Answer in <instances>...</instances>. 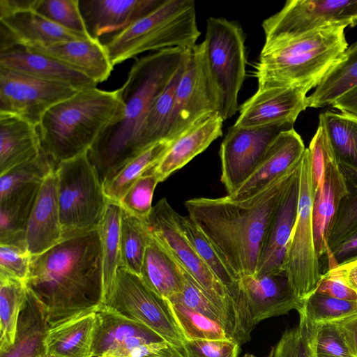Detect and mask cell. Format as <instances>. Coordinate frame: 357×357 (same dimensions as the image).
<instances>
[{"label": "cell", "instance_id": "cell-22", "mask_svg": "<svg viewBox=\"0 0 357 357\" xmlns=\"http://www.w3.org/2000/svg\"><path fill=\"white\" fill-rule=\"evenodd\" d=\"M164 0H79L88 35L98 39L121 31L159 6Z\"/></svg>", "mask_w": 357, "mask_h": 357}, {"label": "cell", "instance_id": "cell-18", "mask_svg": "<svg viewBox=\"0 0 357 357\" xmlns=\"http://www.w3.org/2000/svg\"><path fill=\"white\" fill-rule=\"evenodd\" d=\"M238 285L254 327L264 319L288 314L292 310L298 312L303 305L284 271L259 276L242 275Z\"/></svg>", "mask_w": 357, "mask_h": 357}, {"label": "cell", "instance_id": "cell-39", "mask_svg": "<svg viewBox=\"0 0 357 357\" xmlns=\"http://www.w3.org/2000/svg\"><path fill=\"white\" fill-rule=\"evenodd\" d=\"M26 294V282L0 273V353L6 351L14 343Z\"/></svg>", "mask_w": 357, "mask_h": 357}, {"label": "cell", "instance_id": "cell-34", "mask_svg": "<svg viewBox=\"0 0 357 357\" xmlns=\"http://www.w3.org/2000/svg\"><path fill=\"white\" fill-rule=\"evenodd\" d=\"M357 86V40L348 47L338 61L307 96V107L331 105Z\"/></svg>", "mask_w": 357, "mask_h": 357}, {"label": "cell", "instance_id": "cell-25", "mask_svg": "<svg viewBox=\"0 0 357 357\" xmlns=\"http://www.w3.org/2000/svg\"><path fill=\"white\" fill-rule=\"evenodd\" d=\"M0 68L78 89L97 85L81 73L23 45H15L0 49Z\"/></svg>", "mask_w": 357, "mask_h": 357}, {"label": "cell", "instance_id": "cell-19", "mask_svg": "<svg viewBox=\"0 0 357 357\" xmlns=\"http://www.w3.org/2000/svg\"><path fill=\"white\" fill-rule=\"evenodd\" d=\"M305 149L301 137L293 128L282 130L270 144L252 174L227 195L233 199L253 195L297 164Z\"/></svg>", "mask_w": 357, "mask_h": 357}, {"label": "cell", "instance_id": "cell-51", "mask_svg": "<svg viewBox=\"0 0 357 357\" xmlns=\"http://www.w3.org/2000/svg\"><path fill=\"white\" fill-rule=\"evenodd\" d=\"M187 357H237L240 344L232 340H187Z\"/></svg>", "mask_w": 357, "mask_h": 357}, {"label": "cell", "instance_id": "cell-54", "mask_svg": "<svg viewBox=\"0 0 357 357\" xmlns=\"http://www.w3.org/2000/svg\"><path fill=\"white\" fill-rule=\"evenodd\" d=\"M356 256H357V231L328 256V269Z\"/></svg>", "mask_w": 357, "mask_h": 357}, {"label": "cell", "instance_id": "cell-10", "mask_svg": "<svg viewBox=\"0 0 357 357\" xmlns=\"http://www.w3.org/2000/svg\"><path fill=\"white\" fill-rule=\"evenodd\" d=\"M313 203L310 157L306 149L301 161L297 215L283 264V271L301 301L315 290L321 275L314 241Z\"/></svg>", "mask_w": 357, "mask_h": 357}, {"label": "cell", "instance_id": "cell-40", "mask_svg": "<svg viewBox=\"0 0 357 357\" xmlns=\"http://www.w3.org/2000/svg\"><path fill=\"white\" fill-rule=\"evenodd\" d=\"M151 232L146 220L121 208L120 225V267L139 275Z\"/></svg>", "mask_w": 357, "mask_h": 357}, {"label": "cell", "instance_id": "cell-27", "mask_svg": "<svg viewBox=\"0 0 357 357\" xmlns=\"http://www.w3.org/2000/svg\"><path fill=\"white\" fill-rule=\"evenodd\" d=\"M27 47L81 73L96 84L106 81L114 68L103 43L98 39L89 38L47 47Z\"/></svg>", "mask_w": 357, "mask_h": 357}, {"label": "cell", "instance_id": "cell-57", "mask_svg": "<svg viewBox=\"0 0 357 357\" xmlns=\"http://www.w3.org/2000/svg\"><path fill=\"white\" fill-rule=\"evenodd\" d=\"M336 322L343 330L357 357V313Z\"/></svg>", "mask_w": 357, "mask_h": 357}, {"label": "cell", "instance_id": "cell-9", "mask_svg": "<svg viewBox=\"0 0 357 357\" xmlns=\"http://www.w3.org/2000/svg\"><path fill=\"white\" fill-rule=\"evenodd\" d=\"M245 37L241 26L223 17H210L204 43L206 56L220 96L223 120L237 112L238 93L245 77Z\"/></svg>", "mask_w": 357, "mask_h": 357}, {"label": "cell", "instance_id": "cell-31", "mask_svg": "<svg viewBox=\"0 0 357 357\" xmlns=\"http://www.w3.org/2000/svg\"><path fill=\"white\" fill-rule=\"evenodd\" d=\"M177 220L183 234L197 254L236 302L244 326L248 321V312L238 285V280L230 271L213 245L189 215L183 216L178 213Z\"/></svg>", "mask_w": 357, "mask_h": 357}, {"label": "cell", "instance_id": "cell-5", "mask_svg": "<svg viewBox=\"0 0 357 357\" xmlns=\"http://www.w3.org/2000/svg\"><path fill=\"white\" fill-rule=\"evenodd\" d=\"M345 26L265 40L254 75L258 88H316L348 47Z\"/></svg>", "mask_w": 357, "mask_h": 357}, {"label": "cell", "instance_id": "cell-15", "mask_svg": "<svg viewBox=\"0 0 357 357\" xmlns=\"http://www.w3.org/2000/svg\"><path fill=\"white\" fill-rule=\"evenodd\" d=\"M292 128L291 125L276 124L248 128L233 125L229 128L219 151L221 182L227 195L252 174L279 133Z\"/></svg>", "mask_w": 357, "mask_h": 357}, {"label": "cell", "instance_id": "cell-58", "mask_svg": "<svg viewBox=\"0 0 357 357\" xmlns=\"http://www.w3.org/2000/svg\"><path fill=\"white\" fill-rule=\"evenodd\" d=\"M273 354H274V347H272L269 354H268V356H266V357H273Z\"/></svg>", "mask_w": 357, "mask_h": 357}, {"label": "cell", "instance_id": "cell-42", "mask_svg": "<svg viewBox=\"0 0 357 357\" xmlns=\"http://www.w3.org/2000/svg\"><path fill=\"white\" fill-rule=\"evenodd\" d=\"M342 171L349 192L340 204L327 240V257L357 231V173Z\"/></svg>", "mask_w": 357, "mask_h": 357}, {"label": "cell", "instance_id": "cell-60", "mask_svg": "<svg viewBox=\"0 0 357 357\" xmlns=\"http://www.w3.org/2000/svg\"><path fill=\"white\" fill-rule=\"evenodd\" d=\"M146 357H158V356H146Z\"/></svg>", "mask_w": 357, "mask_h": 357}, {"label": "cell", "instance_id": "cell-2", "mask_svg": "<svg viewBox=\"0 0 357 357\" xmlns=\"http://www.w3.org/2000/svg\"><path fill=\"white\" fill-rule=\"evenodd\" d=\"M26 284L45 307L49 329L98 312L104 301L98 229L64 238L31 256Z\"/></svg>", "mask_w": 357, "mask_h": 357}, {"label": "cell", "instance_id": "cell-37", "mask_svg": "<svg viewBox=\"0 0 357 357\" xmlns=\"http://www.w3.org/2000/svg\"><path fill=\"white\" fill-rule=\"evenodd\" d=\"M170 141L157 142L137 154L115 175L105 180L103 189L108 201L120 203L121 199L144 173L153 167L168 148Z\"/></svg>", "mask_w": 357, "mask_h": 357}, {"label": "cell", "instance_id": "cell-6", "mask_svg": "<svg viewBox=\"0 0 357 357\" xmlns=\"http://www.w3.org/2000/svg\"><path fill=\"white\" fill-rule=\"evenodd\" d=\"M200 35L193 0H164L151 13L110 35L103 45L114 66L148 51L190 49Z\"/></svg>", "mask_w": 357, "mask_h": 357}, {"label": "cell", "instance_id": "cell-35", "mask_svg": "<svg viewBox=\"0 0 357 357\" xmlns=\"http://www.w3.org/2000/svg\"><path fill=\"white\" fill-rule=\"evenodd\" d=\"M319 119L341 169L357 173V117L325 112L320 114Z\"/></svg>", "mask_w": 357, "mask_h": 357}, {"label": "cell", "instance_id": "cell-33", "mask_svg": "<svg viewBox=\"0 0 357 357\" xmlns=\"http://www.w3.org/2000/svg\"><path fill=\"white\" fill-rule=\"evenodd\" d=\"M96 318L91 312L49 329L45 357H91Z\"/></svg>", "mask_w": 357, "mask_h": 357}, {"label": "cell", "instance_id": "cell-45", "mask_svg": "<svg viewBox=\"0 0 357 357\" xmlns=\"http://www.w3.org/2000/svg\"><path fill=\"white\" fill-rule=\"evenodd\" d=\"M305 325L310 331L314 357H356L343 330L336 321Z\"/></svg>", "mask_w": 357, "mask_h": 357}, {"label": "cell", "instance_id": "cell-20", "mask_svg": "<svg viewBox=\"0 0 357 357\" xmlns=\"http://www.w3.org/2000/svg\"><path fill=\"white\" fill-rule=\"evenodd\" d=\"M223 121L218 112L206 114L170 141L163 155L151 169L159 182L183 167L221 137Z\"/></svg>", "mask_w": 357, "mask_h": 357}, {"label": "cell", "instance_id": "cell-24", "mask_svg": "<svg viewBox=\"0 0 357 357\" xmlns=\"http://www.w3.org/2000/svg\"><path fill=\"white\" fill-rule=\"evenodd\" d=\"M165 341L142 324L100 309L96 312L91 357H104L116 350Z\"/></svg>", "mask_w": 357, "mask_h": 357}, {"label": "cell", "instance_id": "cell-8", "mask_svg": "<svg viewBox=\"0 0 357 357\" xmlns=\"http://www.w3.org/2000/svg\"><path fill=\"white\" fill-rule=\"evenodd\" d=\"M177 214L166 198L161 199L153 206L146 220L151 234L169 250L226 317L234 331L236 342L240 345L247 342L250 339L245 333L236 302L185 238L179 227Z\"/></svg>", "mask_w": 357, "mask_h": 357}, {"label": "cell", "instance_id": "cell-17", "mask_svg": "<svg viewBox=\"0 0 357 357\" xmlns=\"http://www.w3.org/2000/svg\"><path fill=\"white\" fill-rule=\"evenodd\" d=\"M307 93L295 87L257 88L240 106L234 126L247 128L276 124L294 126L300 113L307 108Z\"/></svg>", "mask_w": 357, "mask_h": 357}, {"label": "cell", "instance_id": "cell-7", "mask_svg": "<svg viewBox=\"0 0 357 357\" xmlns=\"http://www.w3.org/2000/svg\"><path fill=\"white\" fill-rule=\"evenodd\" d=\"M63 238L98 229L108 199L88 152L56 165Z\"/></svg>", "mask_w": 357, "mask_h": 357}, {"label": "cell", "instance_id": "cell-46", "mask_svg": "<svg viewBox=\"0 0 357 357\" xmlns=\"http://www.w3.org/2000/svg\"><path fill=\"white\" fill-rule=\"evenodd\" d=\"M32 8L68 30L89 36L82 16L79 0H33Z\"/></svg>", "mask_w": 357, "mask_h": 357}, {"label": "cell", "instance_id": "cell-23", "mask_svg": "<svg viewBox=\"0 0 357 357\" xmlns=\"http://www.w3.org/2000/svg\"><path fill=\"white\" fill-rule=\"evenodd\" d=\"M299 172L268 228L259 253L256 276L283 271L286 252L297 215Z\"/></svg>", "mask_w": 357, "mask_h": 357}, {"label": "cell", "instance_id": "cell-50", "mask_svg": "<svg viewBox=\"0 0 357 357\" xmlns=\"http://www.w3.org/2000/svg\"><path fill=\"white\" fill-rule=\"evenodd\" d=\"M307 149L310 157L312 183L314 193L323 181L327 159L332 151L323 126L319 124Z\"/></svg>", "mask_w": 357, "mask_h": 357}, {"label": "cell", "instance_id": "cell-16", "mask_svg": "<svg viewBox=\"0 0 357 357\" xmlns=\"http://www.w3.org/2000/svg\"><path fill=\"white\" fill-rule=\"evenodd\" d=\"M33 0H0V49L12 45L47 47L89 38L68 30L32 8Z\"/></svg>", "mask_w": 357, "mask_h": 357}, {"label": "cell", "instance_id": "cell-36", "mask_svg": "<svg viewBox=\"0 0 357 357\" xmlns=\"http://www.w3.org/2000/svg\"><path fill=\"white\" fill-rule=\"evenodd\" d=\"M187 59L188 58L149 109L138 135L137 154L150 145L167 139L173 116L176 87Z\"/></svg>", "mask_w": 357, "mask_h": 357}, {"label": "cell", "instance_id": "cell-49", "mask_svg": "<svg viewBox=\"0 0 357 357\" xmlns=\"http://www.w3.org/2000/svg\"><path fill=\"white\" fill-rule=\"evenodd\" d=\"M273 357H314L311 335L305 324L287 329L274 347Z\"/></svg>", "mask_w": 357, "mask_h": 357}, {"label": "cell", "instance_id": "cell-32", "mask_svg": "<svg viewBox=\"0 0 357 357\" xmlns=\"http://www.w3.org/2000/svg\"><path fill=\"white\" fill-rule=\"evenodd\" d=\"M40 183L24 185L0 198V244L26 249V229Z\"/></svg>", "mask_w": 357, "mask_h": 357}, {"label": "cell", "instance_id": "cell-48", "mask_svg": "<svg viewBox=\"0 0 357 357\" xmlns=\"http://www.w3.org/2000/svg\"><path fill=\"white\" fill-rule=\"evenodd\" d=\"M158 183V177L150 169L126 192L119 203L120 206L131 215L146 220L153 208V195Z\"/></svg>", "mask_w": 357, "mask_h": 357}, {"label": "cell", "instance_id": "cell-1", "mask_svg": "<svg viewBox=\"0 0 357 357\" xmlns=\"http://www.w3.org/2000/svg\"><path fill=\"white\" fill-rule=\"evenodd\" d=\"M301 161L247 198L233 199L226 195L185 202L188 215L238 280L242 275H255L266 231L299 172Z\"/></svg>", "mask_w": 357, "mask_h": 357}, {"label": "cell", "instance_id": "cell-44", "mask_svg": "<svg viewBox=\"0 0 357 357\" xmlns=\"http://www.w3.org/2000/svg\"><path fill=\"white\" fill-rule=\"evenodd\" d=\"M167 301L186 340H232L217 322L191 310L174 298Z\"/></svg>", "mask_w": 357, "mask_h": 357}, {"label": "cell", "instance_id": "cell-43", "mask_svg": "<svg viewBox=\"0 0 357 357\" xmlns=\"http://www.w3.org/2000/svg\"><path fill=\"white\" fill-rule=\"evenodd\" d=\"M56 167V162L41 148L36 157L0 175V198L24 185L42 183Z\"/></svg>", "mask_w": 357, "mask_h": 357}, {"label": "cell", "instance_id": "cell-41", "mask_svg": "<svg viewBox=\"0 0 357 357\" xmlns=\"http://www.w3.org/2000/svg\"><path fill=\"white\" fill-rule=\"evenodd\" d=\"M299 320L308 326L337 321L357 313V301H344L311 293L303 300Z\"/></svg>", "mask_w": 357, "mask_h": 357}, {"label": "cell", "instance_id": "cell-52", "mask_svg": "<svg viewBox=\"0 0 357 357\" xmlns=\"http://www.w3.org/2000/svg\"><path fill=\"white\" fill-rule=\"evenodd\" d=\"M31 257L26 249L0 244V273L26 282L29 273Z\"/></svg>", "mask_w": 357, "mask_h": 357}, {"label": "cell", "instance_id": "cell-53", "mask_svg": "<svg viewBox=\"0 0 357 357\" xmlns=\"http://www.w3.org/2000/svg\"><path fill=\"white\" fill-rule=\"evenodd\" d=\"M314 291L341 300L357 301V292L332 268L321 274Z\"/></svg>", "mask_w": 357, "mask_h": 357}, {"label": "cell", "instance_id": "cell-4", "mask_svg": "<svg viewBox=\"0 0 357 357\" xmlns=\"http://www.w3.org/2000/svg\"><path fill=\"white\" fill-rule=\"evenodd\" d=\"M123 110L119 89H81L43 116L38 126L41 148L56 165L89 152L109 128L121 121Z\"/></svg>", "mask_w": 357, "mask_h": 357}, {"label": "cell", "instance_id": "cell-3", "mask_svg": "<svg viewBox=\"0 0 357 357\" xmlns=\"http://www.w3.org/2000/svg\"><path fill=\"white\" fill-rule=\"evenodd\" d=\"M190 49L174 47L153 52L137 58L132 65L119 88L124 102L121 121L109 128L88 152L102 183L137 155L138 135L149 111L186 60Z\"/></svg>", "mask_w": 357, "mask_h": 357}, {"label": "cell", "instance_id": "cell-55", "mask_svg": "<svg viewBox=\"0 0 357 357\" xmlns=\"http://www.w3.org/2000/svg\"><path fill=\"white\" fill-rule=\"evenodd\" d=\"M332 269L357 292V256L342 261Z\"/></svg>", "mask_w": 357, "mask_h": 357}, {"label": "cell", "instance_id": "cell-59", "mask_svg": "<svg viewBox=\"0 0 357 357\" xmlns=\"http://www.w3.org/2000/svg\"><path fill=\"white\" fill-rule=\"evenodd\" d=\"M244 357H253V356H251L250 355H245Z\"/></svg>", "mask_w": 357, "mask_h": 357}, {"label": "cell", "instance_id": "cell-13", "mask_svg": "<svg viewBox=\"0 0 357 357\" xmlns=\"http://www.w3.org/2000/svg\"><path fill=\"white\" fill-rule=\"evenodd\" d=\"M357 24V0H289L262 23L265 40Z\"/></svg>", "mask_w": 357, "mask_h": 357}, {"label": "cell", "instance_id": "cell-30", "mask_svg": "<svg viewBox=\"0 0 357 357\" xmlns=\"http://www.w3.org/2000/svg\"><path fill=\"white\" fill-rule=\"evenodd\" d=\"M184 272L174 255L151 234L139 273L144 282L167 300L181 291Z\"/></svg>", "mask_w": 357, "mask_h": 357}, {"label": "cell", "instance_id": "cell-38", "mask_svg": "<svg viewBox=\"0 0 357 357\" xmlns=\"http://www.w3.org/2000/svg\"><path fill=\"white\" fill-rule=\"evenodd\" d=\"M121 215L120 204L108 201L105 215L98 229L102 254L103 304L111 292L116 271L120 267Z\"/></svg>", "mask_w": 357, "mask_h": 357}, {"label": "cell", "instance_id": "cell-14", "mask_svg": "<svg viewBox=\"0 0 357 357\" xmlns=\"http://www.w3.org/2000/svg\"><path fill=\"white\" fill-rule=\"evenodd\" d=\"M81 89L0 68V113L20 116L38 127L49 109Z\"/></svg>", "mask_w": 357, "mask_h": 357}, {"label": "cell", "instance_id": "cell-21", "mask_svg": "<svg viewBox=\"0 0 357 357\" xmlns=\"http://www.w3.org/2000/svg\"><path fill=\"white\" fill-rule=\"evenodd\" d=\"M63 239L55 170L40 183L25 232L31 256L40 255Z\"/></svg>", "mask_w": 357, "mask_h": 357}, {"label": "cell", "instance_id": "cell-28", "mask_svg": "<svg viewBox=\"0 0 357 357\" xmlns=\"http://www.w3.org/2000/svg\"><path fill=\"white\" fill-rule=\"evenodd\" d=\"M40 150L36 126L20 116L0 113V175L36 157Z\"/></svg>", "mask_w": 357, "mask_h": 357}, {"label": "cell", "instance_id": "cell-26", "mask_svg": "<svg viewBox=\"0 0 357 357\" xmlns=\"http://www.w3.org/2000/svg\"><path fill=\"white\" fill-rule=\"evenodd\" d=\"M348 192L344 175L332 150L327 159L323 181L314 193L313 225L319 259L327 255V240L340 204Z\"/></svg>", "mask_w": 357, "mask_h": 357}, {"label": "cell", "instance_id": "cell-56", "mask_svg": "<svg viewBox=\"0 0 357 357\" xmlns=\"http://www.w3.org/2000/svg\"><path fill=\"white\" fill-rule=\"evenodd\" d=\"M331 106L342 113L357 117V86L337 99Z\"/></svg>", "mask_w": 357, "mask_h": 357}, {"label": "cell", "instance_id": "cell-12", "mask_svg": "<svg viewBox=\"0 0 357 357\" xmlns=\"http://www.w3.org/2000/svg\"><path fill=\"white\" fill-rule=\"evenodd\" d=\"M220 111V96L208 65L204 41L190 50L178 81L167 140L172 141L204 116Z\"/></svg>", "mask_w": 357, "mask_h": 357}, {"label": "cell", "instance_id": "cell-29", "mask_svg": "<svg viewBox=\"0 0 357 357\" xmlns=\"http://www.w3.org/2000/svg\"><path fill=\"white\" fill-rule=\"evenodd\" d=\"M49 326L45 307L28 289L20 311L12 347L0 357H45V339Z\"/></svg>", "mask_w": 357, "mask_h": 357}, {"label": "cell", "instance_id": "cell-11", "mask_svg": "<svg viewBox=\"0 0 357 357\" xmlns=\"http://www.w3.org/2000/svg\"><path fill=\"white\" fill-rule=\"evenodd\" d=\"M100 309L146 326L176 347H183L187 340L169 301L152 290L139 275L123 267L118 268L111 292Z\"/></svg>", "mask_w": 357, "mask_h": 357}, {"label": "cell", "instance_id": "cell-47", "mask_svg": "<svg viewBox=\"0 0 357 357\" xmlns=\"http://www.w3.org/2000/svg\"><path fill=\"white\" fill-rule=\"evenodd\" d=\"M191 310L219 324L234 341V331L226 317L215 306L195 280L185 271L184 283L181 291L172 296ZM168 300V299H167Z\"/></svg>", "mask_w": 357, "mask_h": 357}]
</instances>
